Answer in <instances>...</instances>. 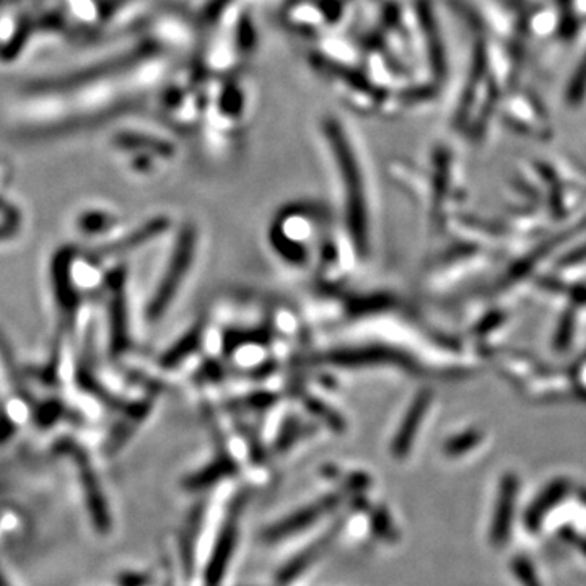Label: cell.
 Instances as JSON below:
<instances>
[{"label":"cell","instance_id":"277c9868","mask_svg":"<svg viewBox=\"0 0 586 586\" xmlns=\"http://www.w3.org/2000/svg\"><path fill=\"white\" fill-rule=\"evenodd\" d=\"M523 10L524 37L526 43L534 39L556 38L557 10L556 0H518Z\"/></svg>","mask_w":586,"mask_h":586},{"label":"cell","instance_id":"5bb4252c","mask_svg":"<svg viewBox=\"0 0 586 586\" xmlns=\"http://www.w3.org/2000/svg\"><path fill=\"white\" fill-rule=\"evenodd\" d=\"M578 544V549L582 550L586 556V539H575Z\"/></svg>","mask_w":586,"mask_h":586},{"label":"cell","instance_id":"4fadbf2b","mask_svg":"<svg viewBox=\"0 0 586 586\" xmlns=\"http://www.w3.org/2000/svg\"><path fill=\"white\" fill-rule=\"evenodd\" d=\"M150 575L147 573H124L119 577V586H149Z\"/></svg>","mask_w":586,"mask_h":586},{"label":"cell","instance_id":"ba28073f","mask_svg":"<svg viewBox=\"0 0 586 586\" xmlns=\"http://www.w3.org/2000/svg\"><path fill=\"white\" fill-rule=\"evenodd\" d=\"M567 494V486L564 482H556L549 488L542 492L541 497L530 506L528 514L524 516V524L530 531H538L541 528L542 520L549 514L554 506Z\"/></svg>","mask_w":586,"mask_h":586},{"label":"cell","instance_id":"9c48e42d","mask_svg":"<svg viewBox=\"0 0 586 586\" xmlns=\"http://www.w3.org/2000/svg\"><path fill=\"white\" fill-rule=\"evenodd\" d=\"M564 99L570 109H582L586 106V46L583 55H580L568 77Z\"/></svg>","mask_w":586,"mask_h":586},{"label":"cell","instance_id":"3957f363","mask_svg":"<svg viewBox=\"0 0 586 586\" xmlns=\"http://www.w3.org/2000/svg\"><path fill=\"white\" fill-rule=\"evenodd\" d=\"M238 514H240V510L236 508L232 512L230 518L226 520L225 526L222 528V531L217 538L216 546L212 549L206 573H204L206 586H218L224 582L226 568L230 565V559L234 556V546L238 539V523H240Z\"/></svg>","mask_w":586,"mask_h":586},{"label":"cell","instance_id":"9a60e30c","mask_svg":"<svg viewBox=\"0 0 586 586\" xmlns=\"http://www.w3.org/2000/svg\"><path fill=\"white\" fill-rule=\"evenodd\" d=\"M0 586H10L9 582H7V578L4 577V573L0 572Z\"/></svg>","mask_w":586,"mask_h":586},{"label":"cell","instance_id":"8fae6325","mask_svg":"<svg viewBox=\"0 0 586 586\" xmlns=\"http://www.w3.org/2000/svg\"><path fill=\"white\" fill-rule=\"evenodd\" d=\"M371 528L377 536L386 541H395L397 538L396 528L385 510H377L371 514Z\"/></svg>","mask_w":586,"mask_h":586},{"label":"cell","instance_id":"30bf717a","mask_svg":"<svg viewBox=\"0 0 586 586\" xmlns=\"http://www.w3.org/2000/svg\"><path fill=\"white\" fill-rule=\"evenodd\" d=\"M512 570L522 586H542L539 578L536 575V568L532 567L531 562L526 557H514Z\"/></svg>","mask_w":586,"mask_h":586},{"label":"cell","instance_id":"6da1fadb","mask_svg":"<svg viewBox=\"0 0 586 586\" xmlns=\"http://www.w3.org/2000/svg\"><path fill=\"white\" fill-rule=\"evenodd\" d=\"M500 113L506 126L516 132L531 137H549L552 132L549 111L534 91L530 89H512L508 91Z\"/></svg>","mask_w":586,"mask_h":586},{"label":"cell","instance_id":"8992f818","mask_svg":"<svg viewBox=\"0 0 586 586\" xmlns=\"http://www.w3.org/2000/svg\"><path fill=\"white\" fill-rule=\"evenodd\" d=\"M343 528L344 522L335 524L334 528L326 532L323 538H319L318 541L310 544L307 549L301 550L293 559L290 560L289 564H285L284 567L280 568L279 577H277L280 583H289L292 580H295L298 575H301L313 562L319 559L326 550L329 549V546L335 541V538L339 536V532Z\"/></svg>","mask_w":586,"mask_h":586},{"label":"cell","instance_id":"5b68a950","mask_svg":"<svg viewBox=\"0 0 586 586\" xmlns=\"http://www.w3.org/2000/svg\"><path fill=\"white\" fill-rule=\"evenodd\" d=\"M514 498H516V480L506 478L500 488V496L497 500L496 514L490 524V542L496 548L505 546L512 534L514 514Z\"/></svg>","mask_w":586,"mask_h":586},{"label":"cell","instance_id":"7c38bea8","mask_svg":"<svg viewBox=\"0 0 586 586\" xmlns=\"http://www.w3.org/2000/svg\"><path fill=\"white\" fill-rule=\"evenodd\" d=\"M230 469H232L230 466L217 464L214 468H208V471H204V472H200L198 476L191 478L190 480H188V486H190L191 488H208L210 484H214L217 479L224 478Z\"/></svg>","mask_w":586,"mask_h":586},{"label":"cell","instance_id":"7a4b0ae2","mask_svg":"<svg viewBox=\"0 0 586 586\" xmlns=\"http://www.w3.org/2000/svg\"><path fill=\"white\" fill-rule=\"evenodd\" d=\"M339 504H341V497L339 496L321 498L316 504H311V505L298 510L295 514L287 516L285 520H282L279 523L271 526L269 530H266L264 539L269 542L280 541V539H285V538L297 534L298 531H303V530L310 528L311 524H315L318 520H321L326 514H331Z\"/></svg>","mask_w":586,"mask_h":586},{"label":"cell","instance_id":"52a82bcc","mask_svg":"<svg viewBox=\"0 0 586 586\" xmlns=\"http://www.w3.org/2000/svg\"><path fill=\"white\" fill-rule=\"evenodd\" d=\"M81 480H83V490H85V498H87V505H89L93 526L99 532L106 534L111 530V514H109L108 504L101 494L98 482L91 474L90 469L83 468Z\"/></svg>","mask_w":586,"mask_h":586}]
</instances>
